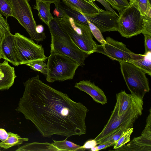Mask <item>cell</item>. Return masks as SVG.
<instances>
[{
	"label": "cell",
	"mask_w": 151,
	"mask_h": 151,
	"mask_svg": "<svg viewBox=\"0 0 151 151\" xmlns=\"http://www.w3.org/2000/svg\"><path fill=\"white\" fill-rule=\"evenodd\" d=\"M74 87L88 94L96 102L103 105L107 103V99L104 92L94 82L83 80L76 83Z\"/></svg>",
	"instance_id": "cell-14"
},
{
	"label": "cell",
	"mask_w": 151,
	"mask_h": 151,
	"mask_svg": "<svg viewBox=\"0 0 151 151\" xmlns=\"http://www.w3.org/2000/svg\"><path fill=\"white\" fill-rule=\"evenodd\" d=\"M131 63L146 73L151 76V52L144 55L133 52L132 54Z\"/></svg>",
	"instance_id": "cell-18"
},
{
	"label": "cell",
	"mask_w": 151,
	"mask_h": 151,
	"mask_svg": "<svg viewBox=\"0 0 151 151\" xmlns=\"http://www.w3.org/2000/svg\"><path fill=\"white\" fill-rule=\"evenodd\" d=\"M145 54L147 52H151V35L144 34Z\"/></svg>",
	"instance_id": "cell-32"
},
{
	"label": "cell",
	"mask_w": 151,
	"mask_h": 151,
	"mask_svg": "<svg viewBox=\"0 0 151 151\" xmlns=\"http://www.w3.org/2000/svg\"><path fill=\"white\" fill-rule=\"evenodd\" d=\"M141 99L131 93H127L124 90L116 94V102L114 109L119 115H122Z\"/></svg>",
	"instance_id": "cell-15"
},
{
	"label": "cell",
	"mask_w": 151,
	"mask_h": 151,
	"mask_svg": "<svg viewBox=\"0 0 151 151\" xmlns=\"http://www.w3.org/2000/svg\"><path fill=\"white\" fill-rule=\"evenodd\" d=\"M48 26L51 39L50 52L66 55L76 61L80 66L84 65L85 60L88 55L73 42L55 17Z\"/></svg>",
	"instance_id": "cell-2"
},
{
	"label": "cell",
	"mask_w": 151,
	"mask_h": 151,
	"mask_svg": "<svg viewBox=\"0 0 151 151\" xmlns=\"http://www.w3.org/2000/svg\"><path fill=\"white\" fill-rule=\"evenodd\" d=\"M4 74L2 72L1 69H0V79L4 76Z\"/></svg>",
	"instance_id": "cell-41"
},
{
	"label": "cell",
	"mask_w": 151,
	"mask_h": 151,
	"mask_svg": "<svg viewBox=\"0 0 151 151\" xmlns=\"http://www.w3.org/2000/svg\"><path fill=\"white\" fill-rule=\"evenodd\" d=\"M67 6L84 14L96 13L103 10L85 0H62Z\"/></svg>",
	"instance_id": "cell-17"
},
{
	"label": "cell",
	"mask_w": 151,
	"mask_h": 151,
	"mask_svg": "<svg viewBox=\"0 0 151 151\" xmlns=\"http://www.w3.org/2000/svg\"><path fill=\"white\" fill-rule=\"evenodd\" d=\"M87 21L92 34L101 44L105 43V39L103 37L102 33L99 29L89 21L88 20Z\"/></svg>",
	"instance_id": "cell-29"
},
{
	"label": "cell",
	"mask_w": 151,
	"mask_h": 151,
	"mask_svg": "<svg viewBox=\"0 0 151 151\" xmlns=\"http://www.w3.org/2000/svg\"><path fill=\"white\" fill-rule=\"evenodd\" d=\"M12 17L16 18L26 29L31 39L37 42L46 38L44 32L38 33L36 31L37 25L28 0H11Z\"/></svg>",
	"instance_id": "cell-6"
},
{
	"label": "cell",
	"mask_w": 151,
	"mask_h": 151,
	"mask_svg": "<svg viewBox=\"0 0 151 151\" xmlns=\"http://www.w3.org/2000/svg\"><path fill=\"white\" fill-rule=\"evenodd\" d=\"M8 136L6 139L0 142V147L7 149L15 146H19L24 142L27 141V138H23L19 135L12 133L8 132Z\"/></svg>",
	"instance_id": "cell-22"
},
{
	"label": "cell",
	"mask_w": 151,
	"mask_h": 151,
	"mask_svg": "<svg viewBox=\"0 0 151 151\" xmlns=\"http://www.w3.org/2000/svg\"><path fill=\"white\" fill-rule=\"evenodd\" d=\"M119 13L126 8L129 6V1L127 0H105Z\"/></svg>",
	"instance_id": "cell-28"
},
{
	"label": "cell",
	"mask_w": 151,
	"mask_h": 151,
	"mask_svg": "<svg viewBox=\"0 0 151 151\" xmlns=\"http://www.w3.org/2000/svg\"><path fill=\"white\" fill-rule=\"evenodd\" d=\"M16 151H59V150L52 143L34 142L26 143L22 146L19 147Z\"/></svg>",
	"instance_id": "cell-20"
},
{
	"label": "cell",
	"mask_w": 151,
	"mask_h": 151,
	"mask_svg": "<svg viewBox=\"0 0 151 151\" xmlns=\"http://www.w3.org/2000/svg\"><path fill=\"white\" fill-rule=\"evenodd\" d=\"M144 24L143 30L142 32L143 35H151V17L145 15L143 16Z\"/></svg>",
	"instance_id": "cell-30"
},
{
	"label": "cell",
	"mask_w": 151,
	"mask_h": 151,
	"mask_svg": "<svg viewBox=\"0 0 151 151\" xmlns=\"http://www.w3.org/2000/svg\"><path fill=\"white\" fill-rule=\"evenodd\" d=\"M84 14L86 20L97 27L101 33L117 31L119 16L117 13L103 10L96 13Z\"/></svg>",
	"instance_id": "cell-11"
},
{
	"label": "cell",
	"mask_w": 151,
	"mask_h": 151,
	"mask_svg": "<svg viewBox=\"0 0 151 151\" xmlns=\"http://www.w3.org/2000/svg\"><path fill=\"white\" fill-rule=\"evenodd\" d=\"M129 5L137 7L141 15L145 16L148 12L151 10V4L149 0H130Z\"/></svg>",
	"instance_id": "cell-25"
},
{
	"label": "cell",
	"mask_w": 151,
	"mask_h": 151,
	"mask_svg": "<svg viewBox=\"0 0 151 151\" xmlns=\"http://www.w3.org/2000/svg\"><path fill=\"white\" fill-rule=\"evenodd\" d=\"M55 17L63 30L79 49L88 55L96 52L97 44L93 39L88 26L70 17Z\"/></svg>",
	"instance_id": "cell-3"
},
{
	"label": "cell",
	"mask_w": 151,
	"mask_h": 151,
	"mask_svg": "<svg viewBox=\"0 0 151 151\" xmlns=\"http://www.w3.org/2000/svg\"><path fill=\"white\" fill-rule=\"evenodd\" d=\"M0 28L4 34L10 32L9 27L6 19H5L0 13Z\"/></svg>",
	"instance_id": "cell-31"
},
{
	"label": "cell",
	"mask_w": 151,
	"mask_h": 151,
	"mask_svg": "<svg viewBox=\"0 0 151 151\" xmlns=\"http://www.w3.org/2000/svg\"><path fill=\"white\" fill-rule=\"evenodd\" d=\"M4 36V33L0 28V44Z\"/></svg>",
	"instance_id": "cell-39"
},
{
	"label": "cell",
	"mask_w": 151,
	"mask_h": 151,
	"mask_svg": "<svg viewBox=\"0 0 151 151\" xmlns=\"http://www.w3.org/2000/svg\"><path fill=\"white\" fill-rule=\"evenodd\" d=\"M150 2L151 3V0H149Z\"/></svg>",
	"instance_id": "cell-42"
},
{
	"label": "cell",
	"mask_w": 151,
	"mask_h": 151,
	"mask_svg": "<svg viewBox=\"0 0 151 151\" xmlns=\"http://www.w3.org/2000/svg\"><path fill=\"white\" fill-rule=\"evenodd\" d=\"M8 136V132L5 129L0 128V140L1 141L5 140Z\"/></svg>",
	"instance_id": "cell-36"
},
{
	"label": "cell",
	"mask_w": 151,
	"mask_h": 151,
	"mask_svg": "<svg viewBox=\"0 0 151 151\" xmlns=\"http://www.w3.org/2000/svg\"><path fill=\"white\" fill-rule=\"evenodd\" d=\"M134 128H129L125 131L119 139L113 146V149H116L124 145L130 141L131 135Z\"/></svg>",
	"instance_id": "cell-26"
},
{
	"label": "cell",
	"mask_w": 151,
	"mask_h": 151,
	"mask_svg": "<svg viewBox=\"0 0 151 151\" xmlns=\"http://www.w3.org/2000/svg\"><path fill=\"white\" fill-rule=\"evenodd\" d=\"M0 53L1 58L15 66L20 65L15 47L14 35L10 32L4 34L0 44Z\"/></svg>",
	"instance_id": "cell-13"
},
{
	"label": "cell",
	"mask_w": 151,
	"mask_h": 151,
	"mask_svg": "<svg viewBox=\"0 0 151 151\" xmlns=\"http://www.w3.org/2000/svg\"><path fill=\"white\" fill-rule=\"evenodd\" d=\"M39 1H45L46 2H48L51 3L55 4L56 2L60 0H37Z\"/></svg>",
	"instance_id": "cell-38"
},
{
	"label": "cell",
	"mask_w": 151,
	"mask_h": 151,
	"mask_svg": "<svg viewBox=\"0 0 151 151\" xmlns=\"http://www.w3.org/2000/svg\"><path fill=\"white\" fill-rule=\"evenodd\" d=\"M36 4L33 8L37 10L40 19L48 25L49 22L54 19L50 10L51 3L35 0Z\"/></svg>",
	"instance_id": "cell-19"
},
{
	"label": "cell",
	"mask_w": 151,
	"mask_h": 151,
	"mask_svg": "<svg viewBox=\"0 0 151 151\" xmlns=\"http://www.w3.org/2000/svg\"><path fill=\"white\" fill-rule=\"evenodd\" d=\"M103 44H97L96 52L101 53L111 59L119 62L132 61L133 52L123 42L115 40L110 37L105 39Z\"/></svg>",
	"instance_id": "cell-10"
},
{
	"label": "cell",
	"mask_w": 151,
	"mask_h": 151,
	"mask_svg": "<svg viewBox=\"0 0 151 151\" xmlns=\"http://www.w3.org/2000/svg\"><path fill=\"white\" fill-rule=\"evenodd\" d=\"M1 149L0 148V151H1Z\"/></svg>",
	"instance_id": "cell-45"
},
{
	"label": "cell",
	"mask_w": 151,
	"mask_h": 151,
	"mask_svg": "<svg viewBox=\"0 0 151 151\" xmlns=\"http://www.w3.org/2000/svg\"><path fill=\"white\" fill-rule=\"evenodd\" d=\"M115 143L113 142H107L104 143L99 145L92 147L90 150L91 151H97L105 149L107 147L113 146Z\"/></svg>",
	"instance_id": "cell-33"
},
{
	"label": "cell",
	"mask_w": 151,
	"mask_h": 151,
	"mask_svg": "<svg viewBox=\"0 0 151 151\" xmlns=\"http://www.w3.org/2000/svg\"><path fill=\"white\" fill-rule=\"evenodd\" d=\"M93 1H96L100 3L104 7L106 11H110L116 13L111 7L110 4L105 0H93Z\"/></svg>",
	"instance_id": "cell-35"
},
{
	"label": "cell",
	"mask_w": 151,
	"mask_h": 151,
	"mask_svg": "<svg viewBox=\"0 0 151 151\" xmlns=\"http://www.w3.org/2000/svg\"><path fill=\"white\" fill-rule=\"evenodd\" d=\"M20 65L28 66L34 71L40 72L46 76L47 75V64L44 61L33 60L24 61L21 62Z\"/></svg>",
	"instance_id": "cell-24"
},
{
	"label": "cell",
	"mask_w": 151,
	"mask_h": 151,
	"mask_svg": "<svg viewBox=\"0 0 151 151\" xmlns=\"http://www.w3.org/2000/svg\"><path fill=\"white\" fill-rule=\"evenodd\" d=\"M97 142L94 139H90L86 141L81 147L84 151L86 149H90L92 147L98 145Z\"/></svg>",
	"instance_id": "cell-34"
},
{
	"label": "cell",
	"mask_w": 151,
	"mask_h": 151,
	"mask_svg": "<svg viewBox=\"0 0 151 151\" xmlns=\"http://www.w3.org/2000/svg\"><path fill=\"white\" fill-rule=\"evenodd\" d=\"M8 62L4 60L3 63H0V69L4 75L0 79V90L9 89L13 85L17 77L14 68Z\"/></svg>",
	"instance_id": "cell-16"
},
{
	"label": "cell",
	"mask_w": 151,
	"mask_h": 151,
	"mask_svg": "<svg viewBox=\"0 0 151 151\" xmlns=\"http://www.w3.org/2000/svg\"><path fill=\"white\" fill-rule=\"evenodd\" d=\"M1 59V55H0V60Z\"/></svg>",
	"instance_id": "cell-43"
},
{
	"label": "cell",
	"mask_w": 151,
	"mask_h": 151,
	"mask_svg": "<svg viewBox=\"0 0 151 151\" xmlns=\"http://www.w3.org/2000/svg\"><path fill=\"white\" fill-rule=\"evenodd\" d=\"M126 145L115 151H151V116L147 117L146 124L139 137H134Z\"/></svg>",
	"instance_id": "cell-12"
},
{
	"label": "cell",
	"mask_w": 151,
	"mask_h": 151,
	"mask_svg": "<svg viewBox=\"0 0 151 151\" xmlns=\"http://www.w3.org/2000/svg\"><path fill=\"white\" fill-rule=\"evenodd\" d=\"M52 143L59 151H84L81 146L77 145L73 142L67 140L57 141L53 140Z\"/></svg>",
	"instance_id": "cell-23"
},
{
	"label": "cell",
	"mask_w": 151,
	"mask_h": 151,
	"mask_svg": "<svg viewBox=\"0 0 151 151\" xmlns=\"http://www.w3.org/2000/svg\"><path fill=\"white\" fill-rule=\"evenodd\" d=\"M135 122H130L125 124L97 142L98 144H101L109 142L116 143L125 131L129 128L133 127Z\"/></svg>",
	"instance_id": "cell-21"
},
{
	"label": "cell",
	"mask_w": 151,
	"mask_h": 151,
	"mask_svg": "<svg viewBox=\"0 0 151 151\" xmlns=\"http://www.w3.org/2000/svg\"><path fill=\"white\" fill-rule=\"evenodd\" d=\"M119 14L117 31L122 36L129 38L142 33L144 24L143 16L137 7L129 5Z\"/></svg>",
	"instance_id": "cell-7"
},
{
	"label": "cell",
	"mask_w": 151,
	"mask_h": 151,
	"mask_svg": "<svg viewBox=\"0 0 151 151\" xmlns=\"http://www.w3.org/2000/svg\"><path fill=\"white\" fill-rule=\"evenodd\" d=\"M23 83V95L15 110L30 121L42 136L67 138L86 133L89 110L83 104L44 83L38 75Z\"/></svg>",
	"instance_id": "cell-1"
},
{
	"label": "cell",
	"mask_w": 151,
	"mask_h": 151,
	"mask_svg": "<svg viewBox=\"0 0 151 151\" xmlns=\"http://www.w3.org/2000/svg\"><path fill=\"white\" fill-rule=\"evenodd\" d=\"M47 59L46 80L49 83L73 79L80 66L72 59L53 52H50Z\"/></svg>",
	"instance_id": "cell-4"
},
{
	"label": "cell",
	"mask_w": 151,
	"mask_h": 151,
	"mask_svg": "<svg viewBox=\"0 0 151 151\" xmlns=\"http://www.w3.org/2000/svg\"><path fill=\"white\" fill-rule=\"evenodd\" d=\"M0 13L6 17H12V9L11 0H0Z\"/></svg>",
	"instance_id": "cell-27"
},
{
	"label": "cell",
	"mask_w": 151,
	"mask_h": 151,
	"mask_svg": "<svg viewBox=\"0 0 151 151\" xmlns=\"http://www.w3.org/2000/svg\"><path fill=\"white\" fill-rule=\"evenodd\" d=\"M143 104V100L141 99L119 115L114 109L102 131L94 139L97 142L125 124L135 122L142 114Z\"/></svg>",
	"instance_id": "cell-8"
},
{
	"label": "cell",
	"mask_w": 151,
	"mask_h": 151,
	"mask_svg": "<svg viewBox=\"0 0 151 151\" xmlns=\"http://www.w3.org/2000/svg\"><path fill=\"white\" fill-rule=\"evenodd\" d=\"M15 47L19 63L24 61L39 60L44 61L47 59L44 49L31 39L19 33L14 35Z\"/></svg>",
	"instance_id": "cell-9"
},
{
	"label": "cell",
	"mask_w": 151,
	"mask_h": 151,
	"mask_svg": "<svg viewBox=\"0 0 151 151\" xmlns=\"http://www.w3.org/2000/svg\"><path fill=\"white\" fill-rule=\"evenodd\" d=\"M119 63L122 74L131 94L143 100L150 89L146 73L132 63L121 62Z\"/></svg>",
	"instance_id": "cell-5"
},
{
	"label": "cell",
	"mask_w": 151,
	"mask_h": 151,
	"mask_svg": "<svg viewBox=\"0 0 151 151\" xmlns=\"http://www.w3.org/2000/svg\"><path fill=\"white\" fill-rule=\"evenodd\" d=\"M85 1H87V2L90 3L93 5L95 6H98L97 5L93 2V0H85Z\"/></svg>",
	"instance_id": "cell-40"
},
{
	"label": "cell",
	"mask_w": 151,
	"mask_h": 151,
	"mask_svg": "<svg viewBox=\"0 0 151 151\" xmlns=\"http://www.w3.org/2000/svg\"><path fill=\"white\" fill-rule=\"evenodd\" d=\"M44 30V28L42 25H38L36 27V31L38 33H41L43 32Z\"/></svg>",
	"instance_id": "cell-37"
},
{
	"label": "cell",
	"mask_w": 151,
	"mask_h": 151,
	"mask_svg": "<svg viewBox=\"0 0 151 151\" xmlns=\"http://www.w3.org/2000/svg\"><path fill=\"white\" fill-rule=\"evenodd\" d=\"M127 1H129L130 0H127Z\"/></svg>",
	"instance_id": "cell-44"
}]
</instances>
